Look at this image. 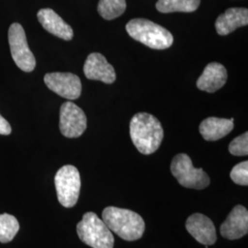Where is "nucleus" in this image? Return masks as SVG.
<instances>
[{"label":"nucleus","mask_w":248,"mask_h":248,"mask_svg":"<svg viewBox=\"0 0 248 248\" xmlns=\"http://www.w3.org/2000/svg\"><path fill=\"white\" fill-rule=\"evenodd\" d=\"M186 229L200 244L206 247L216 243L217 235L213 221L202 213H194L188 217Z\"/></svg>","instance_id":"9d476101"},{"label":"nucleus","mask_w":248,"mask_h":248,"mask_svg":"<svg viewBox=\"0 0 248 248\" xmlns=\"http://www.w3.org/2000/svg\"><path fill=\"white\" fill-rule=\"evenodd\" d=\"M226 68L219 62H213L209 63L202 76L197 81L198 89L208 92L214 93L222 89L227 81Z\"/></svg>","instance_id":"ddd939ff"},{"label":"nucleus","mask_w":248,"mask_h":248,"mask_svg":"<svg viewBox=\"0 0 248 248\" xmlns=\"http://www.w3.org/2000/svg\"><path fill=\"white\" fill-rule=\"evenodd\" d=\"M248 24V10L244 8H231L220 15L215 28L219 35H228L240 27Z\"/></svg>","instance_id":"2eb2a0df"},{"label":"nucleus","mask_w":248,"mask_h":248,"mask_svg":"<svg viewBox=\"0 0 248 248\" xmlns=\"http://www.w3.org/2000/svg\"><path fill=\"white\" fill-rule=\"evenodd\" d=\"M126 31L135 41L151 49H168L174 42L173 35L167 29L145 18L130 20L126 25Z\"/></svg>","instance_id":"7ed1b4c3"},{"label":"nucleus","mask_w":248,"mask_h":248,"mask_svg":"<svg viewBox=\"0 0 248 248\" xmlns=\"http://www.w3.org/2000/svg\"><path fill=\"white\" fill-rule=\"evenodd\" d=\"M19 230L16 217L8 213L0 214V242L5 244L12 241Z\"/></svg>","instance_id":"6ab92c4d"},{"label":"nucleus","mask_w":248,"mask_h":248,"mask_svg":"<svg viewBox=\"0 0 248 248\" xmlns=\"http://www.w3.org/2000/svg\"><path fill=\"white\" fill-rule=\"evenodd\" d=\"M44 79L48 89L62 98L74 100L79 98L81 95L82 84L77 75L54 72L46 74Z\"/></svg>","instance_id":"1a4fd4ad"},{"label":"nucleus","mask_w":248,"mask_h":248,"mask_svg":"<svg viewBox=\"0 0 248 248\" xmlns=\"http://www.w3.org/2000/svg\"><path fill=\"white\" fill-rule=\"evenodd\" d=\"M201 0H158L155 8L161 13L193 12L198 9Z\"/></svg>","instance_id":"f3484780"},{"label":"nucleus","mask_w":248,"mask_h":248,"mask_svg":"<svg viewBox=\"0 0 248 248\" xmlns=\"http://www.w3.org/2000/svg\"><path fill=\"white\" fill-rule=\"evenodd\" d=\"M232 180L241 186L248 185V162L244 161L233 167L230 173Z\"/></svg>","instance_id":"aec40b11"},{"label":"nucleus","mask_w":248,"mask_h":248,"mask_svg":"<svg viewBox=\"0 0 248 248\" xmlns=\"http://www.w3.org/2000/svg\"><path fill=\"white\" fill-rule=\"evenodd\" d=\"M9 43L13 61L18 68L27 73L33 71L35 57L28 45L24 29L19 23H13L9 27Z\"/></svg>","instance_id":"0eeeda50"},{"label":"nucleus","mask_w":248,"mask_h":248,"mask_svg":"<svg viewBox=\"0 0 248 248\" xmlns=\"http://www.w3.org/2000/svg\"><path fill=\"white\" fill-rule=\"evenodd\" d=\"M54 184L59 202L65 208L74 207L79 198L81 178L77 168L71 165L63 166L54 177Z\"/></svg>","instance_id":"423d86ee"},{"label":"nucleus","mask_w":248,"mask_h":248,"mask_svg":"<svg viewBox=\"0 0 248 248\" xmlns=\"http://www.w3.org/2000/svg\"><path fill=\"white\" fill-rule=\"evenodd\" d=\"M11 133V126L9 122L0 114V134L9 135Z\"/></svg>","instance_id":"4be33fe9"},{"label":"nucleus","mask_w":248,"mask_h":248,"mask_svg":"<svg viewBox=\"0 0 248 248\" xmlns=\"http://www.w3.org/2000/svg\"><path fill=\"white\" fill-rule=\"evenodd\" d=\"M84 74L89 79L98 80L106 84H112L116 80L113 66L101 53L89 54L84 64Z\"/></svg>","instance_id":"f8f14e48"},{"label":"nucleus","mask_w":248,"mask_h":248,"mask_svg":"<svg viewBox=\"0 0 248 248\" xmlns=\"http://www.w3.org/2000/svg\"><path fill=\"white\" fill-rule=\"evenodd\" d=\"M87 116L71 101H66L60 108V131L67 138H78L87 129Z\"/></svg>","instance_id":"6e6552de"},{"label":"nucleus","mask_w":248,"mask_h":248,"mask_svg":"<svg viewBox=\"0 0 248 248\" xmlns=\"http://www.w3.org/2000/svg\"><path fill=\"white\" fill-rule=\"evenodd\" d=\"M126 9L125 0H99L98 11L105 19L111 20L123 15Z\"/></svg>","instance_id":"a211bd4d"},{"label":"nucleus","mask_w":248,"mask_h":248,"mask_svg":"<svg viewBox=\"0 0 248 248\" xmlns=\"http://www.w3.org/2000/svg\"><path fill=\"white\" fill-rule=\"evenodd\" d=\"M221 234L224 238L236 240L247 235L248 232V212L242 205L235 206L221 225Z\"/></svg>","instance_id":"9b49d317"},{"label":"nucleus","mask_w":248,"mask_h":248,"mask_svg":"<svg viewBox=\"0 0 248 248\" xmlns=\"http://www.w3.org/2000/svg\"><path fill=\"white\" fill-rule=\"evenodd\" d=\"M102 221L108 228L125 241L140 239L145 230V223L138 213L117 207H107Z\"/></svg>","instance_id":"f03ea898"},{"label":"nucleus","mask_w":248,"mask_h":248,"mask_svg":"<svg viewBox=\"0 0 248 248\" xmlns=\"http://www.w3.org/2000/svg\"><path fill=\"white\" fill-rule=\"evenodd\" d=\"M130 134L137 150L142 155H151L159 148L164 138V129L155 116L140 112L132 118Z\"/></svg>","instance_id":"f257e3e1"},{"label":"nucleus","mask_w":248,"mask_h":248,"mask_svg":"<svg viewBox=\"0 0 248 248\" xmlns=\"http://www.w3.org/2000/svg\"><path fill=\"white\" fill-rule=\"evenodd\" d=\"M80 240L92 248H113L114 237L96 213H85L77 226Z\"/></svg>","instance_id":"20e7f679"},{"label":"nucleus","mask_w":248,"mask_h":248,"mask_svg":"<svg viewBox=\"0 0 248 248\" xmlns=\"http://www.w3.org/2000/svg\"><path fill=\"white\" fill-rule=\"evenodd\" d=\"M38 20L45 30L64 41H70L74 37V31L71 27L69 26L57 13L53 9H41L38 14Z\"/></svg>","instance_id":"4468645a"},{"label":"nucleus","mask_w":248,"mask_h":248,"mask_svg":"<svg viewBox=\"0 0 248 248\" xmlns=\"http://www.w3.org/2000/svg\"><path fill=\"white\" fill-rule=\"evenodd\" d=\"M171 173L181 186L187 188L203 189L210 185V177L202 169H195L186 154H178L171 163Z\"/></svg>","instance_id":"39448f33"},{"label":"nucleus","mask_w":248,"mask_h":248,"mask_svg":"<svg viewBox=\"0 0 248 248\" xmlns=\"http://www.w3.org/2000/svg\"><path fill=\"white\" fill-rule=\"evenodd\" d=\"M233 126V122L231 120L210 117L200 125V133L206 141H217L228 135Z\"/></svg>","instance_id":"dca6fc26"},{"label":"nucleus","mask_w":248,"mask_h":248,"mask_svg":"<svg viewBox=\"0 0 248 248\" xmlns=\"http://www.w3.org/2000/svg\"><path fill=\"white\" fill-rule=\"evenodd\" d=\"M231 154L236 156H245L248 155V133H245L234 138L229 144Z\"/></svg>","instance_id":"412c9836"}]
</instances>
